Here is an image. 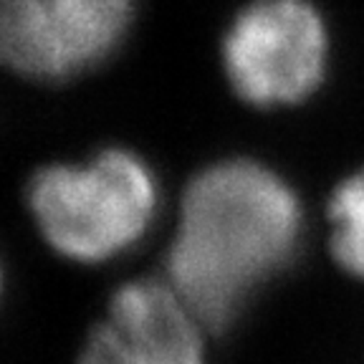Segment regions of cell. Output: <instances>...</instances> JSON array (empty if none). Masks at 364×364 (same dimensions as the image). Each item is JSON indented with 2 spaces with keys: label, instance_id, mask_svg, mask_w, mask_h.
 Listing matches in <instances>:
<instances>
[{
  "label": "cell",
  "instance_id": "1",
  "mask_svg": "<svg viewBox=\"0 0 364 364\" xmlns=\"http://www.w3.org/2000/svg\"><path fill=\"white\" fill-rule=\"evenodd\" d=\"M301 233L291 182L256 159H220L185 185L165 279L205 329L223 331L294 261Z\"/></svg>",
  "mask_w": 364,
  "mask_h": 364
},
{
  "label": "cell",
  "instance_id": "2",
  "mask_svg": "<svg viewBox=\"0 0 364 364\" xmlns=\"http://www.w3.org/2000/svg\"><path fill=\"white\" fill-rule=\"evenodd\" d=\"M28 210L56 253L102 263L147 233L157 182L134 152L102 149L86 165H46L28 182Z\"/></svg>",
  "mask_w": 364,
  "mask_h": 364
},
{
  "label": "cell",
  "instance_id": "3",
  "mask_svg": "<svg viewBox=\"0 0 364 364\" xmlns=\"http://www.w3.org/2000/svg\"><path fill=\"white\" fill-rule=\"evenodd\" d=\"M326 61V23L309 0H253L223 38L228 84L258 109L301 104L321 86Z\"/></svg>",
  "mask_w": 364,
  "mask_h": 364
},
{
  "label": "cell",
  "instance_id": "4",
  "mask_svg": "<svg viewBox=\"0 0 364 364\" xmlns=\"http://www.w3.org/2000/svg\"><path fill=\"white\" fill-rule=\"evenodd\" d=\"M205 326L162 279L119 286L76 364H205Z\"/></svg>",
  "mask_w": 364,
  "mask_h": 364
},
{
  "label": "cell",
  "instance_id": "5",
  "mask_svg": "<svg viewBox=\"0 0 364 364\" xmlns=\"http://www.w3.org/2000/svg\"><path fill=\"white\" fill-rule=\"evenodd\" d=\"M134 0H48L58 79L104 61L119 46Z\"/></svg>",
  "mask_w": 364,
  "mask_h": 364
},
{
  "label": "cell",
  "instance_id": "6",
  "mask_svg": "<svg viewBox=\"0 0 364 364\" xmlns=\"http://www.w3.org/2000/svg\"><path fill=\"white\" fill-rule=\"evenodd\" d=\"M0 66L31 79L61 81L48 0H0Z\"/></svg>",
  "mask_w": 364,
  "mask_h": 364
},
{
  "label": "cell",
  "instance_id": "7",
  "mask_svg": "<svg viewBox=\"0 0 364 364\" xmlns=\"http://www.w3.org/2000/svg\"><path fill=\"white\" fill-rule=\"evenodd\" d=\"M326 215L331 258L347 276L364 281V167L336 185Z\"/></svg>",
  "mask_w": 364,
  "mask_h": 364
}]
</instances>
